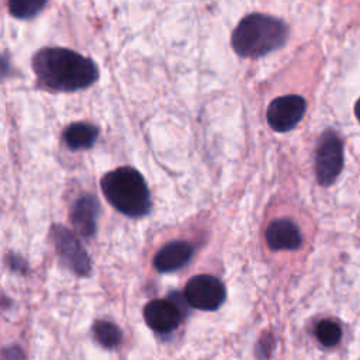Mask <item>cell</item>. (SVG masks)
<instances>
[{
    "label": "cell",
    "instance_id": "cell-9",
    "mask_svg": "<svg viewBox=\"0 0 360 360\" xmlns=\"http://www.w3.org/2000/svg\"><path fill=\"white\" fill-rule=\"evenodd\" d=\"M264 236L266 243L271 250H294L302 243L298 226L287 218L271 221L266 228Z\"/></svg>",
    "mask_w": 360,
    "mask_h": 360
},
{
    "label": "cell",
    "instance_id": "cell-2",
    "mask_svg": "<svg viewBox=\"0 0 360 360\" xmlns=\"http://www.w3.org/2000/svg\"><path fill=\"white\" fill-rule=\"evenodd\" d=\"M288 37L287 25L271 15L253 13L243 17L235 27L231 44L243 58H259L284 45Z\"/></svg>",
    "mask_w": 360,
    "mask_h": 360
},
{
    "label": "cell",
    "instance_id": "cell-6",
    "mask_svg": "<svg viewBox=\"0 0 360 360\" xmlns=\"http://www.w3.org/2000/svg\"><path fill=\"white\" fill-rule=\"evenodd\" d=\"M51 240L65 264L79 276H87L91 271L90 257L79 243L77 238L65 226L53 225L51 228Z\"/></svg>",
    "mask_w": 360,
    "mask_h": 360
},
{
    "label": "cell",
    "instance_id": "cell-10",
    "mask_svg": "<svg viewBox=\"0 0 360 360\" xmlns=\"http://www.w3.org/2000/svg\"><path fill=\"white\" fill-rule=\"evenodd\" d=\"M98 214H100V204L94 195L86 194L75 202L72 208L70 219L76 232L82 238L89 239L96 233Z\"/></svg>",
    "mask_w": 360,
    "mask_h": 360
},
{
    "label": "cell",
    "instance_id": "cell-3",
    "mask_svg": "<svg viewBox=\"0 0 360 360\" xmlns=\"http://www.w3.org/2000/svg\"><path fill=\"white\" fill-rule=\"evenodd\" d=\"M107 201L121 214L138 218L150 211V194L142 174L129 166L117 167L100 180Z\"/></svg>",
    "mask_w": 360,
    "mask_h": 360
},
{
    "label": "cell",
    "instance_id": "cell-11",
    "mask_svg": "<svg viewBox=\"0 0 360 360\" xmlns=\"http://www.w3.org/2000/svg\"><path fill=\"white\" fill-rule=\"evenodd\" d=\"M193 256V246L186 240H173L166 243L153 259V267L160 273L174 271L186 266Z\"/></svg>",
    "mask_w": 360,
    "mask_h": 360
},
{
    "label": "cell",
    "instance_id": "cell-4",
    "mask_svg": "<svg viewBox=\"0 0 360 360\" xmlns=\"http://www.w3.org/2000/svg\"><path fill=\"white\" fill-rule=\"evenodd\" d=\"M343 169V143L333 129L325 131L315 153V173L321 186H330Z\"/></svg>",
    "mask_w": 360,
    "mask_h": 360
},
{
    "label": "cell",
    "instance_id": "cell-15",
    "mask_svg": "<svg viewBox=\"0 0 360 360\" xmlns=\"http://www.w3.org/2000/svg\"><path fill=\"white\" fill-rule=\"evenodd\" d=\"M42 0H13L8 3V11L15 18H31L45 7Z\"/></svg>",
    "mask_w": 360,
    "mask_h": 360
},
{
    "label": "cell",
    "instance_id": "cell-8",
    "mask_svg": "<svg viewBox=\"0 0 360 360\" xmlns=\"http://www.w3.org/2000/svg\"><path fill=\"white\" fill-rule=\"evenodd\" d=\"M143 319L152 330L167 333L180 325L181 309L172 300H153L145 305Z\"/></svg>",
    "mask_w": 360,
    "mask_h": 360
},
{
    "label": "cell",
    "instance_id": "cell-7",
    "mask_svg": "<svg viewBox=\"0 0 360 360\" xmlns=\"http://www.w3.org/2000/svg\"><path fill=\"white\" fill-rule=\"evenodd\" d=\"M307 103L301 96L287 94L274 98L267 108V122L276 132L291 131L302 120Z\"/></svg>",
    "mask_w": 360,
    "mask_h": 360
},
{
    "label": "cell",
    "instance_id": "cell-5",
    "mask_svg": "<svg viewBox=\"0 0 360 360\" xmlns=\"http://www.w3.org/2000/svg\"><path fill=\"white\" fill-rule=\"evenodd\" d=\"M226 297L225 285L221 280L210 274L191 277L184 288V298L193 308L201 311H215Z\"/></svg>",
    "mask_w": 360,
    "mask_h": 360
},
{
    "label": "cell",
    "instance_id": "cell-1",
    "mask_svg": "<svg viewBox=\"0 0 360 360\" xmlns=\"http://www.w3.org/2000/svg\"><path fill=\"white\" fill-rule=\"evenodd\" d=\"M32 70L44 87L56 91L86 89L98 79L91 59L59 46L39 49L32 58Z\"/></svg>",
    "mask_w": 360,
    "mask_h": 360
},
{
    "label": "cell",
    "instance_id": "cell-12",
    "mask_svg": "<svg viewBox=\"0 0 360 360\" xmlns=\"http://www.w3.org/2000/svg\"><path fill=\"white\" fill-rule=\"evenodd\" d=\"M98 138V128L89 122H73L63 131V142L72 150L89 149Z\"/></svg>",
    "mask_w": 360,
    "mask_h": 360
},
{
    "label": "cell",
    "instance_id": "cell-16",
    "mask_svg": "<svg viewBox=\"0 0 360 360\" xmlns=\"http://www.w3.org/2000/svg\"><path fill=\"white\" fill-rule=\"evenodd\" d=\"M354 114H356V117H357V120L360 121V98L356 101V104H354Z\"/></svg>",
    "mask_w": 360,
    "mask_h": 360
},
{
    "label": "cell",
    "instance_id": "cell-13",
    "mask_svg": "<svg viewBox=\"0 0 360 360\" xmlns=\"http://www.w3.org/2000/svg\"><path fill=\"white\" fill-rule=\"evenodd\" d=\"M93 338L98 345H101L105 349H114L117 347L121 340L122 335L120 328L108 321H96L93 323Z\"/></svg>",
    "mask_w": 360,
    "mask_h": 360
},
{
    "label": "cell",
    "instance_id": "cell-14",
    "mask_svg": "<svg viewBox=\"0 0 360 360\" xmlns=\"http://www.w3.org/2000/svg\"><path fill=\"white\" fill-rule=\"evenodd\" d=\"M315 336L325 347H332L342 339V328L332 319H322L315 326Z\"/></svg>",
    "mask_w": 360,
    "mask_h": 360
}]
</instances>
